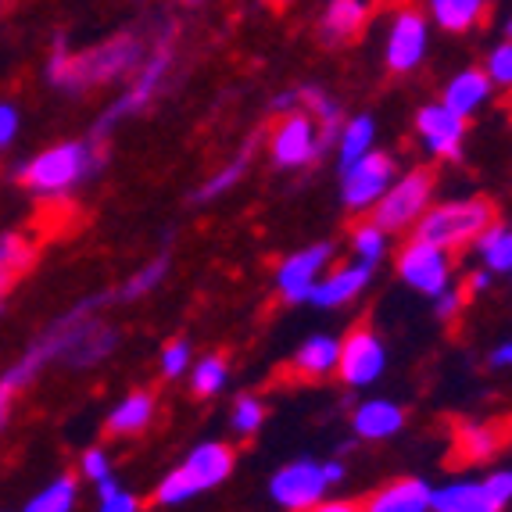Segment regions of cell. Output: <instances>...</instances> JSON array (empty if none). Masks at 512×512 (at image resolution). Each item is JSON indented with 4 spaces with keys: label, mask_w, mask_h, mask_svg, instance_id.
<instances>
[{
    "label": "cell",
    "mask_w": 512,
    "mask_h": 512,
    "mask_svg": "<svg viewBox=\"0 0 512 512\" xmlns=\"http://www.w3.org/2000/svg\"><path fill=\"white\" fill-rule=\"evenodd\" d=\"M144 61V43L137 36H115L83 54H72L65 43H54V54L47 61V79L65 94H79L90 86L115 83L129 69H137Z\"/></svg>",
    "instance_id": "1"
},
{
    "label": "cell",
    "mask_w": 512,
    "mask_h": 512,
    "mask_svg": "<svg viewBox=\"0 0 512 512\" xmlns=\"http://www.w3.org/2000/svg\"><path fill=\"white\" fill-rule=\"evenodd\" d=\"M487 226H495L491 201H452V205H441L419 219L416 240H427L444 251H459L470 240H480Z\"/></svg>",
    "instance_id": "2"
},
{
    "label": "cell",
    "mask_w": 512,
    "mask_h": 512,
    "mask_svg": "<svg viewBox=\"0 0 512 512\" xmlns=\"http://www.w3.org/2000/svg\"><path fill=\"white\" fill-rule=\"evenodd\" d=\"M233 470V448L226 444H201L194 455L187 459V466L162 480V487L154 491V502L158 505H176L183 498L197 495V491H208V487L222 484Z\"/></svg>",
    "instance_id": "3"
},
{
    "label": "cell",
    "mask_w": 512,
    "mask_h": 512,
    "mask_svg": "<svg viewBox=\"0 0 512 512\" xmlns=\"http://www.w3.org/2000/svg\"><path fill=\"white\" fill-rule=\"evenodd\" d=\"M90 144H58L51 151L36 154L33 162H26L18 169V183H26L36 194H61L72 183H79L90 172Z\"/></svg>",
    "instance_id": "4"
},
{
    "label": "cell",
    "mask_w": 512,
    "mask_h": 512,
    "mask_svg": "<svg viewBox=\"0 0 512 512\" xmlns=\"http://www.w3.org/2000/svg\"><path fill=\"white\" fill-rule=\"evenodd\" d=\"M430 190H434V176L423 169L409 172L402 183H394V187H387V194L380 197L373 205V226H380V230H402V226H409L412 219H419L423 215V208H427L430 201Z\"/></svg>",
    "instance_id": "5"
},
{
    "label": "cell",
    "mask_w": 512,
    "mask_h": 512,
    "mask_svg": "<svg viewBox=\"0 0 512 512\" xmlns=\"http://www.w3.org/2000/svg\"><path fill=\"white\" fill-rule=\"evenodd\" d=\"M169 65H172V40L169 36H162V43L154 47V54L144 61V69H140V76L133 79V86H129L126 94L119 97V101L111 104L108 108V115L101 119V126L94 129V137H104L115 122H122L126 115H133V111H140L147 101L154 97V90H158V83L165 79V72H169Z\"/></svg>",
    "instance_id": "6"
},
{
    "label": "cell",
    "mask_w": 512,
    "mask_h": 512,
    "mask_svg": "<svg viewBox=\"0 0 512 512\" xmlns=\"http://www.w3.org/2000/svg\"><path fill=\"white\" fill-rule=\"evenodd\" d=\"M427 40H430V29H427L423 11L402 8L394 15L391 33H387V47H384L387 69L398 72V76L412 72L419 61H423V54H427Z\"/></svg>",
    "instance_id": "7"
},
{
    "label": "cell",
    "mask_w": 512,
    "mask_h": 512,
    "mask_svg": "<svg viewBox=\"0 0 512 512\" xmlns=\"http://www.w3.org/2000/svg\"><path fill=\"white\" fill-rule=\"evenodd\" d=\"M394 180V162L387 154L369 151L359 162L344 169V205L348 208H369L387 194Z\"/></svg>",
    "instance_id": "8"
},
{
    "label": "cell",
    "mask_w": 512,
    "mask_h": 512,
    "mask_svg": "<svg viewBox=\"0 0 512 512\" xmlns=\"http://www.w3.org/2000/svg\"><path fill=\"white\" fill-rule=\"evenodd\" d=\"M380 369H384V348H380V341L373 337V330L359 323L341 341L337 373H341L344 384L362 387V384H369V380H376V376H380Z\"/></svg>",
    "instance_id": "9"
},
{
    "label": "cell",
    "mask_w": 512,
    "mask_h": 512,
    "mask_svg": "<svg viewBox=\"0 0 512 512\" xmlns=\"http://www.w3.org/2000/svg\"><path fill=\"white\" fill-rule=\"evenodd\" d=\"M273 158L287 169H298V165H308L319 154V137L312 129V119L305 111H287L273 129Z\"/></svg>",
    "instance_id": "10"
},
{
    "label": "cell",
    "mask_w": 512,
    "mask_h": 512,
    "mask_svg": "<svg viewBox=\"0 0 512 512\" xmlns=\"http://www.w3.org/2000/svg\"><path fill=\"white\" fill-rule=\"evenodd\" d=\"M398 273L405 283H412L423 294H444L448 283V251L434 248L427 240H412L398 258Z\"/></svg>",
    "instance_id": "11"
},
{
    "label": "cell",
    "mask_w": 512,
    "mask_h": 512,
    "mask_svg": "<svg viewBox=\"0 0 512 512\" xmlns=\"http://www.w3.org/2000/svg\"><path fill=\"white\" fill-rule=\"evenodd\" d=\"M416 129L430 154L437 158H459L462 154V137H466V119L455 115L452 108L444 104H427L419 108L416 115Z\"/></svg>",
    "instance_id": "12"
},
{
    "label": "cell",
    "mask_w": 512,
    "mask_h": 512,
    "mask_svg": "<svg viewBox=\"0 0 512 512\" xmlns=\"http://www.w3.org/2000/svg\"><path fill=\"white\" fill-rule=\"evenodd\" d=\"M330 487L326 466H312V462H298L291 470H283L273 477V498L287 509H308L323 498V491Z\"/></svg>",
    "instance_id": "13"
},
{
    "label": "cell",
    "mask_w": 512,
    "mask_h": 512,
    "mask_svg": "<svg viewBox=\"0 0 512 512\" xmlns=\"http://www.w3.org/2000/svg\"><path fill=\"white\" fill-rule=\"evenodd\" d=\"M333 255L330 244H319V248H308L301 255H294L291 262H283L280 269V291L287 301H301V298H312L316 291V273L326 265V258Z\"/></svg>",
    "instance_id": "14"
},
{
    "label": "cell",
    "mask_w": 512,
    "mask_h": 512,
    "mask_svg": "<svg viewBox=\"0 0 512 512\" xmlns=\"http://www.w3.org/2000/svg\"><path fill=\"white\" fill-rule=\"evenodd\" d=\"M430 502H434V495L423 480H394L362 505H366V512H427Z\"/></svg>",
    "instance_id": "15"
},
{
    "label": "cell",
    "mask_w": 512,
    "mask_h": 512,
    "mask_svg": "<svg viewBox=\"0 0 512 512\" xmlns=\"http://www.w3.org/2000/svg\"><path fill=\"white\" fill-rule=\"evenodd\" d=\"M491 79H487V72L484 69H462L459 76L448 83V90H444V108H452L455 115H473V111L480 108V104L491 97Z\"/></svg>",
    "instance_id": "16"
},
{
    "label": "cell",
    "mask_w": 512,
    "mask_h": 512,
    "mask_svg": "<svg viewBox=\"0 0 512 512\" xmlns=\"http://www.w3.org/2000/svg\"><path fill=\"white\" fill-rule=\"evenodd\" d=\"M341 359V344L330 337H316L294 355V362L287 366V380H323L330 369H337Z\"/></svg>",
    "instance_id": "17"
},
{
    "label": "cell",
    "mask_w": 512,
    "mask_h": 512,
    "mask_svg": "<svg viewBox=\"0 0 512 512\" xmlns=\"http://www.w3.org/2000/svg\"><path fill=\"white\" fill-rule=\"evenodd\" d=\"M366 0H330L323 11V40L344 43L366 26Z\"/></svg>",
    "instance_id": "18"
},
{
    "label": "cell",
    "mask_w": 512,
    "mask_h": 512,
    "mask_svg": "<svg viewBox=\"0 0 512 512\" xmlns=\"http://www.w3.org/2000/svg\"><path fill=\"white\" fill-rule=\"evenodd\" d=\"M369 273H373V262H362V265H351V269H337V273L330 276L326 283H319L316 291H312V301L316 305H344V301H351L355 294L366 287Z\"/></svg>",
    "instance_id": "19"
},
{
    "label": "cell",
    "mask_w": 512,
    "mask_h": 512,
    "mask_svg": "<svg viewBox=\"0 0 512 512\" xmlns=\"http://www.w3.org/2000/svg\"><path fill=\"white\" fill-rule=\"evenodd\" d=\"M430 4V18L444 33H470L484 18L487 0H427Z\"/></svg>",
    "instance_id": "20"
},
{
    "label": "cell",
    "mask_w": 512,
    "mask_h": 512,
    "mask_svg": "<svg viewBox=\"0 0 512 512\" xmlns=\"http://www.w3.org/2000/svg\"><path fill=\"white\" fill-rule=\"evenodd\" d=\"M437 512H498L502 505L491 498L487 484H462V487H448V491H437L434 495Z\"/></svg>",
    "instance_id": "21"
},
{
    "label": "cell",
    "mask_w": 512,
    "mask_h": 512,
    "mask_svg": "<svg viewBox=\"0 0 512 512\" xmlns=\"http://www.w3.org/2000/svg\"><path fill=\"white\" fill-rule=\"evenodd\" d=\"M151 419H154V394L137 391V394H129L126 402L108 416V430L111 434H137Z\"/></svg>",
    "instance_id": "22"
},
{
    "label": "cell",
    "mask_w": 512,
    "mask_h": 512,
    "mask_svg": "<svg viewBox=\"0 0 512 512\" xmlns=\"http://www.w3.org/2000/svg\"><path fill=\"white\" fill-rule=\"evenodd\" d=\"M405 423V412L391 402H369L355 412V430L362 437H391Z\"/></svg>",
    "instance_id": "23"
},
{
    "label": "cell",
    "mask_w": 512,
    "mask_h": 512,
    "mask_svg": "<svg viewBox=\"0 0 512 512\" xmlns=\"http://www.w3.org/2000/svg\"><path fill=\"white\" fill-rule=\"evenodd\" d=\"M505 434L498 423H480V427H462L455 434V452L462 459H487V455H495L502 448Z\"/></svg>",
    "instance_id": "24"
},
{
    "label": "cell",
    "mask_w": 512,
    "mask_h": 512,
    "mask_svg": "<svg viewBox=\"0 0 512 512\" xmlns=\"http://www.w3.org/2000/svg\"><path fill=\"white\" fill-rule=\"evenodd\" d=\"M373 119L369 115H359V119H351L348 126L341 129V165L348 169V165H355L362 158V154H369V147H373Z\"/></svg>",
    "instance_id": "25"
},
{
    "label": "cell",
    "mask_w": 512,
    "mask_h": 512,
    "mask_svg": "<svg viewBox=\"0 0 512 512\" xmlns=\"http://www.w3.org/2000/svg\"><path fill=\"white\" fill-rule=\"evenodd\" d=\"M480 251H484L487 265L491 269H512V233L505 230V226H487L484 233H480Z\"/></svg>",
    "instance_id": "26"
},
{
    "label": "cell",
    "mask_w": 512,
    "mask_h": 512,
    "mask_svg": "<svg viewBox=\"0 0 512 512\" xmlns=\"http://www.w3.org/2000/svg\"><path fill=\"white\" fill-rule=\"evenodd\" d=\"M72 502H76V477H61L43 495H36L26 512H69Z\"/></svg>",
    "instance_id": "27"
},
{
    "label": "cell",
    "mask_w": 512,
    "mask_h": 512,
    "mask_svg": "<svg viewBox=\"0 0 512 512\" xmlns=\"http://www.w3.org/2000/svg\"><path fill=\"white\" fill-rule=\"evenodd\" d=\"M29 258H33V255H29V248L15 237V233L0 237V294H4V287L11 283V276L26 269Z\"/></svg>",
    "instance_id": "28"
},
{
    "label": "cell",
    "mask_w": 512,
    "mask_h": 512,
    "mask_svg": "<svg viewBox=\"0 0 512 512\" xmlns=\"http://www.w3.org/2000/svg\"><path fill=\"white\" fill-rule=\"evenodd\" d=\"M222 380H226V362H222L219 355H208V359H201L194 369V394L197 398H208V394L219 391Z\"/></svg>",
    "instance_id": "29"
},
{
    "label": "cell",
    "mask_w": 512,
    "mask_h": 512,
    "mask_svg": "<svg viewBox=\"0 0 512 512\" xmlns=\"http://www.w3.org/2000/svg\"><path fill=\"white\" fill-rule=\"evenodd\" d=\"M355 251L362 255V262H376L384 255V230L373 222H359L355 226Z\"/></svg>",
    "instance_id": "30"
},
{
    "label": "cell",
    "mask_w": 512,
    "mask_h": 512,
    "mask_svg": "<svg viewBox=\"0 0 512 512\" xmlns=\"http://www.w3.org/2000/svg\"><path fill=\"white\" fill-rule=\"evenodd\" d=\"M487 79L495 86H512V40L498 43L495 51L487 54Z\"/></svg>",
    "instance_id": "31"
},
{
    "label": "cell",
    "mask_w": 512,
    "mask_h": 512,
    "mask_svg": "<svg viewBox=\"0 0 512 512\" xmlns=\"http://www.w3.org/2000/svg\"><path fill=\"white\" fill-rule=\"evenodd\" d=\"M262 419H265L262 402H258V398H248V394H244V398L237 402V409H233V427H237L240 434H255Z\"/></svg>",
    "instance_id": "32"
},
{
    "label": "cell",
    "mask_w": 512,
    "mask_h": 512,
    "mask_svg": "<svg viewBox=\"0 0 512 512\" xmlns=\"http://www.w3.org/2000/svg\"><path fill=\"white\" fill-rule=\"evenodd\" d=\"M244 169H248V151L240 154V158H237V162H233V165H226V169H222L212 183H205V190H201V194H197V197H201V201H208V197H219L222 190L233 187V183L240 180V172H244Z\"/></svg>",
    "instance_id": "33"
},
{
    "label": "cell",
    "mask_w": 512,
    "mask_h": 512,
    "mask_svg": "<svg viewBox=\"0 0 512 512\" xmlns=\"http://www.w3.org/2000/svg\"><path fill=\"white\" fill-rule=\"evenodd\" d=\"M187 362H190V348L183 341H176V344H169L165 348V359H162V373L165 376H180L183 369H187Z\"/></svg>",
    "instance_id": "34"
},
{
    "label": "cell",
    "mask_w": 512,
    "mask_h": 512,
    "mask_svg": "<svg viewBox=\"0 0 512 512\" xmlns=\"http://www.w3.org/2000/svg\"><path fill=\"white\" fill-rule=\"evenodd\" d=\"M18 137V108L0 101V147H8Z\"/></svg>",
    "instance_id": "35"
},
{
    "label": "cell",
    "mask_w": 512,
    "mask_h": 512,
    "mask_svg": "<svg viewBox=\"0 0 512 512\" xmlns=\"http://www.w3.org/2000/svg\"><path fill=\"white\" fill-rule=\"evenodd\" d=\"M83 473L90 480H108V459H104L101 448H90V452L83 455Z\"/></svg>",
    "instance_id": "36"
},
{
    "label": "cell",
    "mask_w": 512,
    "mask_h": 512,
    "mask_svg": "<svg viewBox=\"0 0 512 512\" xmlns=\"http://www.w3.org/2000/svg\"><path fill=\"white\" fill-rule=\"evenodd\" d=\"M162 273H165V262H154L151 269H147V273H140L137 280H129V287H126V298H137L140 291H147V287H151V283H158V280H162Z\"/></svg>",
    "instance_id": "37"
},
{
    "label": "cell",
    "mask_w": 512,
    "mask_h": 512,
    "mask_svg": "<svg viewBox=\"0 0 512 512\" xmlns=\"http://www.w3.org/2000/svg\"><path fill=\"white\" fill-rule=\"evenodd\" d=\"M140 509V502L133 495H126V491H111V495H104V505H101V512H137Z\"/></svg>",
    "instance_id": "38"
},
{
    "label": "cell",
    "mask_w": 512,
    "mask_h": 512,
    "mask_svg": "<svg viewBox=\"0 0 512 512\" xmlns=\"http://www.w3.org/2000/svg\"><path fill=\"white\" fill-rule=\"evenodd\" d=\"M487 491H491V498H495L498 505H505L512 498V470L509 473H495V477L484 480Z\"/></svg>",
    "instance_id": "39"
},
{
    "label": "cell",
    "mask_w": 512,
    "mask_h": 512,
    "mask_svg": "<svg viewBox=\"0 0 512 512\" xmlns=\"http://www.w3.org/2000/svg\"><path fill=\"white\" fill-rule=\"evenodd\" d=\"M298 512H366L362 502H323V505H308V509Z\"/></svg>",
    "instance_id": "40"
},
{
    "label": "cell",
    "mask_w": 512,
    "mask_h": 512,
    "mask_svg": "<svg viewBox=\"0 0 512 512\" xmlns=\"http://www.w3.org/2000/svg\"><path fill=\"white\" fill-rule=\"evenodd\" d=\"M455 308H459V294H448V298H441V316H455Z\"/></svg>",
    "instance_id": "41"
},
{
    "label": "cell",
    "mask_w": 512,
    "mask_h": 512,
    "mask_svg": "<svg viewBox=\"0 0 512 512\" xmlns=\"http://www.w3.org/2000/svg\"><path fill=\"white\" fill-rule=\"evenodd\" d=\"M11 398H15V394L4 391V387H0V427H4V419H8V405H11Z\"/></svg>",
    "instance_id": "42"
},
{
    "label": "cell",
    "mask_w": 512,
    "mask_h": 512,
    "mask_svg": "<svg viewBox=\"0 0 512 512\" xmlns=\"http://www.w3.org/2000/svg\"><path fill=\"white\" fill-rule=\"evenodd\" d=\"M495 362L498 366H512V344H505V348L495 351Z\"/></svg>",
    "instance_id": "43"
},
{
    "label": "cell",
    "mask_w": 512,
    "mask_h": 512,
    "mask_svg": "<svg viewBox=\"0 0 512 512\" xmlns=\"http://www.w3.org/2000/svg\"><path fill=\"white\" fill-rule=\"evenodd\" d=\"M505 40H512V18L505 22Z\"/></svg>",
    "instance_id": "44"
},
{
    "label": "cell",
    "mask_w": 512,
    "mask_h": 512,
    "mask_svg": "<svg viewBox=\"0 0 512 512\" xmlns=\"http://www.w3.org/2000/svg\"><path fill=\"white\" fill-rule=\"evenodd\" d=\"M183 4H190V8H194V4H201V0H183Z\"/></svg>",
    "instance_id": "45"
}]
</instances>
